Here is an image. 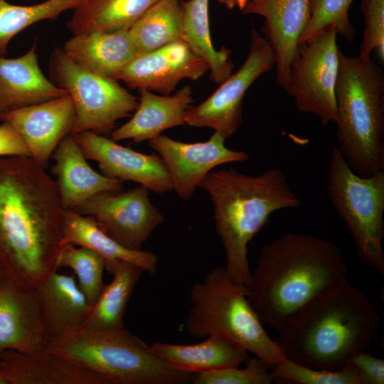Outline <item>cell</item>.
Listing matches in <instances>:
<instances>
[{"label": "cell", "instance_id": "1", "mask_svg": "<svg viewBox=\"0 0 384 384\" xmlns=\"http://www.w3.org/2000/svg\"><path fill=\"white\" fill-rule=\"evenodd\" d=\"M63 208L54 181L33 159L0 158V266L4 277L37 287L55 270Z\"/></svg>", "mask_w": 384, "mask_h": 384}, {"label": "cell", "instance_id": "2", "mask_svg": "<svg viewBox=\"0 0 384 384\" xmlns=\"http://www.w3.org/2000/svg\"><path fill=\"white\" fill-rule=\"evenodd\" d=\"M348 274L336 244L287 233L261 249L247 298L262 323L279 332L311 299L348 282Z\"/></svg>", "mask_w": 384, "mask_h": 384}, {"label": "cell", "instance_id": "3", "mask_svg": "<svg viewBox=\"0 0 384 384\" xmlns=\"http://www.w3.org/2000/svg\"><path fill=\"white\" fill-rule=\"evenodd\" d=\"M380 323L374 304L346 282L304 305L275 341L288 361L314 369L337 370L366 350Z\"/></svg>", "mask_w": 384, "mask_h": 384}, {"label": "cell", "instance_id": "4", "mask_svg": "<svg viewBox=\"0 0 384 384\" xmlns=\"http://www.w3.org/2000/svg\"><path fill=\"white\" fill-rule=\"evenodd\" d=\"M198 187L208 193L213 202L215 229L225 253V268L234 282L248 287V243L274 212L297 208L301 202L279 169L257 176L233 167L210 171Z\"/></svg>", "mask_w": 384, "mask_h": 384}, {"label": "cell", "instance_id": "5", "mask_svg": "<svg viewBox=\"0 0 384 384\" xmlns=\"http://www.w3.org/2000/svg\"><path fill=\"white\" fill-rule=\"evenodd\" d=\"M335 87L338 149L352 170H384V72L373 60L338 52Z\"/></svg>", "mask_w": 384, "mask_h": 384}, {"label": "cell", "instance_id": "6", "mask_svg": "<svg viewBox=\"0 0 384 384\" xmlns=\"http://www.w3.org/2000/svg\"><path fill=\"white\" fill-rule=\"evenodd\" d=\"M149 345L125 327H80L51 338L46 351L67 359L102 378L107 384H187L193 374L154 355Z\"/></svg>", "mask_w": 384, "mask_h": 384}, {"label": "cell", "instance_id": "7", "mask_svg": "<svg viewBox=\"0 0 384 384\" xmlns=\"http://www.w3.org/2000/svg\"><path fill=\"white\" fill-rule=\"evenodd\" d=\"M248 288L234 282L225 267L211 269L190 292L192 306L184 328L196 338L219 336L250 352L271 370L285 360L247 298Z\"/></svg>", "mask_w": 384, "mask_h": 384}, {"label": "cell", "instance_id": "8", "mask_svg": "<svg viewBox=\"0 0 384 384\" xmlns=\"http://www.w3.org/2000/svg\"><path fill=\"white\" fill-rule=\"evenodd\" d=\"M327 189L358 257L383 275L384 170L368 176L358 175L335 147L330 157Z\"/></svg>", "mask_w": 384, "mask_h": 384}, {"label": "cell", "instance_id": "9", "mask_svg": "<svg viewBox=\"0 0 384 384\" xmlns=\"http://www.w3.org/2000/svg\"><path fill=\"white\" fill-rule=\"evenodd\" d=\"M51 78L56 86L67 90L75 106L72 134L92 131L112 133L116 121L137 109V98L117 80L103 77L73 63L62 48H55L50 58Z\"/></svg>", "mask_w": 384, "mask_h": 384}, {"label": "cell", "instance_id": "10", "mask_svg": "<svg viewBox=\"0 0 384 384\" xmlns=\"http://www.w3.org/2000/svg\"><path fill=\"white\" fill-rule=\"evenodd\" d=\"M337 35L336 30L326 29L298 46L285 90L299 112L318 117L324 125L337 121Z\"/></svg>", "mask_w": 384, "mask_h": 384}, {"label": "cell", "instance_id": "11", "mask_svg": "<svg viewBox=\"0 0 384 384\" xmlns=\"http://www.w3.org/2000/svg\"><path fill=\"white\" fill-rule=\"evenodd\" d=\"M274 65L269 43L252 26L244 63L202 103L188 107L185 123L192 127H210L225 139L233 136L242 122V100L247 90L256 79Z\"/></svg>", "mask_w": 384, "mask_h": 384}, {"label": "cell", "instance_id": "12", "mask_svg": "<svg viewBox=\"0 0 384 384\" xmlns=\"http://www.w3.org/2000/svg\"><path fill=\"white\" fill-rule=\"evenodd\" d=\"M148 191L140 185L125 192L100 193L73 210L95 217L112 239L125 247L139 250L164 221L162 213L151 202Z\"/></svg>", "mask_w": 384, "mask_h": 384}, {"label": "cell", "instance_id": "13", "mask_svg": "<svg viewBox=\"0 0 384 384\" xmlns=\"http://www.w3.org/2000/svg\"><path fill=\"white\" fill-rule=\"evenodd\" d=\"M225 139L217 132L208 141L197 143H184L160 134L150 139L149 146L162 159L173 189L181 198L188 200L213 168L249 159L243 151L227 148Z\"/></svg>", "mask_w": 384, "mask_h": 384}, {"label": "cell", "instance_id": "14", "mask_svg": "<svg viewBox=\"0 0 384 384\" xmlns=\"http://www.w3.org/2000/svg\"><path fill=\"white\" fill-rule=\"evenodd\" d=\"M72 134L85 158L97 161L105 176L134 181L158 193L173 190L169 174L157 154L137 152L92 131Z\"/></svg>", "mask_w": 384, "mask_h": 384}, {"label": "cell", "instance_id": "15", "mask_svg": "<svg viewBox=\"0 0 384 384\" xmlns=\"http://www.w3.org/2000/svg\"><path fill=\"white\" fill-rule=\"evenodd\" d=\"M208 70L207 63L179 39L137 55L121 70L117 80L132 89H146L169 95L181 80H196Z\"/></svg>", "mask_w": 384, "mask_h": 384}, {"label": "cell", "instance_id": "16", "mask_svg": "<svg viewBox=\"0 0 384 384\" xmlns=\"http://www.w3.org/2000/svg\"><path fill=\"white\" fill-rule=\"evenodd\" d=\"M0 119L11 124L27 145L31 158L45 166L60 141L71 134L75 110L70 95L29 105L0 114Z\"/></svg>", "mask_w": 384, "mask_h": 384}, {"label": "cell", "instance_id": "17", "mask_svg": "<svg viewBox=\"0 0 384 384\" xmlns=\"http://www.w3.org/2000/svg\"><path fill=\"white\" fill-rule=\"evenodd\" d=\"M49 341L36 288L4 277L0 281V356L7 350L43 351Z\"/></svg>", "mask_w": 384, "mask_h": 384}, {"label": "cell", "instance_id": "18", "mask_svg": "<svg viewBox=\"0 0 384 384\" xmlns=\"http://www.w3.org/2000/svg\"><path fill=\"white\" fill-rule=\"evenodd\" d=\"M310 0H250L240 11L265 18L264 37L273 52L276 83L287 88L291 65L309 21Z\"/></svg>", "mask_w": 384, "mask_h": 384}, {"label": "cell", "instance_id": "19", "mask_svg": "<svg viewBox=\"0 0 384 384\" xmlns=\"http://www.w3.org/2000/svg\"><path fill=\"white\" fill-rule=\"evenodd\" d=\"M54 159L52 171L65 210H74L96 195L123 191V181L99 174L88 164L72 134L60 141Z\"/></svg>", "mask_w": 384, "mask_h": 384}, {"label": "cell", "instance_id": "20", "mask_svg": "<svg viewBox=\"0 0 384 384\" xmlns=\"http://www.w3.org/2000/svg\"><path fill=\"white\" fill-rule=\"evenodd\" d=\"M73 35L65 42L63 52L75 64L103 77L117 80L121 70L138 55L129 28Z\"/></svg>", "mask_w": 384, "mask_h": 384}, {"label": "cell", "instance_id": "21", "mask_svg": "<svg viewBox=\"0 0 384 384\" xmlns=\"http://www.w3.org/2000/svg\"><path fill=\"white\" fill-rule=\"evenodd\" d=\"M0 371L6 384H107L95 373L46 351L29 354L7 350L0 356Z\"/></svg>", "mask_w": 384, "mask_h": 384}, {"label": "cell", "instance_id": "22", "mask_svg": "<svg viewBox=\"0 0 384 384\" xmlns=\"http://www.w3.org/2000/svg\"><path fill=\"white\" fill-rule=\"evenodd\" d=\"M68 93L49 81L40 69L36 43L16 58L0 55V114Z\"/></svg>", "mask_w": 384, "mask_h": 384}, {"label": "cell", "instance_id": "23", "mask_svg": "<svg viewBox=\"0 0 384 384\" xmlns=\"http://www.w3.org/2000/svg\"><path fill=\"white\" fill-rule=\"evenodd\" d=\"M140 102L132 117L113 130L111 137L117 142L132 139L149 141L169 128L183 125L187 110L193 102L190 86L185 85L173 95H157L146 89L139 90Z\"/></svg>", "mask_w": 384, "mask_h": 384}, {"label": "cell", "instance_id": "24", "mask_svg": "<svg viewBox=\"0 0 384 384\" xmlns=\"http://www.w3.org/2000/svg\"><path fill=\"white\" fill-rule=\"evenodd\" d=\"M36 288L50 339L66 335L83 326L90 306L74 274L54 271Z\"/></svg>", "mask_w": 384, "mask_h": 384}, {"label": "cell", "instance_id": "25", "mask_svg": "<svg viewBox=\"0 0 384 384\" xmlns=\"http://www.w3.org/2000/svg\"><path fill=\"white\" fill-rule=\"evenodd\" d=\"M149 349L177 369L192 374L238 367L249 358L246 351L216 336L190 345L155 342Z\"/></svg>", "mask_w": 384, "mask_h": 384}, {"label": "cell", "instance_id": "26", "mask_svg": "<svg viewBox=\"0 0 384 384\" xmlns=\"http://www.w3.org/2000/svg\"><path fill=\"white\" fill-rule=\"evenodd\" d=\"M68 244L94 250L105 259V265L123 260L139 265L151 274L157 270L154 253L124 247L103 231L95 219L73 210H65L64 215L63 246Z\"/></svg>", "mask_w": 384, "mask_h": 384}, {"label": "cell", "instance_id": "27", "mask_svg": "<svg viewBox=\"0 0 384 384\" xmlns=\"http://www.w3.org/2000/svg\"><path fill=\"white\" fill-rule=\"evenodd\" d=\"M105 270L113 276L90 306L83 327L96 329L124 328L123 318L132 292L144 270L139 265L123 260L105 265Z\"/></svg>", "mask_w": 384, "mask_h": 384}, {"label": "cell", "instance_id": "28", "mask_svg": "<svg viewBox=\"0 0 384 384\" xmlns=\"http://www.w3.org/2000/svg\"><path fill=\"white\" fill-rule=\"evenodd\" d=\"M181 40L208 65L210 80L217 84L231 74L234 64L231 50L225 46L217 50L213 46L209 26V0H182Z\"/></svg>", "mask_w": 384, "mask_h": 384}, {"label": "cell", "instance_id": "29", "mask_svg": "<svg viewBox=\"0 0 384 384\" xmlns=\"http://www.w3.org/2000/svg\"><path fill=\"white\" fill-rule=\"evenodd\" d=\"M159 1L81 0L73 9L66 26L73 34L128 29Z\"/></svg>", "mask_w": 384, "mask_h": 384}, {"label": "cell", "instance_id": "30", "mask_svg": "<svg viewBox=\"0 0 384 384\" xmlns=\"http://www.w3.org/2000/svg\"><path fill=\"white\" fill-rule=\"evenodd\" d=\"M182 0H160L129 28L138 55L181 39Z\"/></svg>", "mask_w": 384, "mask_h": 384}, {"label": "cell", "instance_id": "31", "mask_svg": "<svg viewBox=\"0 0 384 384\" xmlns=\"http://www.w3.org/2000/svg\"><path fill=\"white\" fill-rule=\"evenodd\" d=\"M81 0H46L33 5H16L0 0V55L4 56L9 41L28 26L73 9Z\"/></svg>", "mask_w": 384, "mask_h": 384}, {"label": "cell", "instance_id": "32", "mask_svg": "<svg viewBox=\"0 0 384 384\" xmlns=\"http://www.w3.org/2000/svg\"><path fill=\"white\" fill-rule=\"evenodd\" d=\"M67 267L73 271L80 290L91 306L97 299L104 286L105 260L94 250L68 244L62 247L55 263V270Z\"/></svg>", "mask_w": 384, "mask_h": 384}, {"label": "cell", "instance_id": "33", "mask_svg": "<svg viewBox=\"0 0 384 384\" xmlns=\"http://www.w3.org/2000/svg\"><path fill=\"white\" fill-rule=\"evenodd\" d=\"M274 382L294 384H366L351 362L337 370L314 369L285 359L272 370Z\"/></svg>", "mask_w": 384, "mask_h": 384}, {"label": "cell", "instance_id": "34", "mask_svg": "<svg viewBox=\"0 0 384 384\" xmlns=\"http://www.w3.org/2000/svg\"><path fill=\"white\" fill-rule=\"evenodd\" d=\"M353 1L310 0L309 21L299 45L329 28L336 30L338 35L351 41L356 33L348 17V10Z\"/></svg>", "mask_w": 384, "mask_h": 384}, {"label": "cell", "instance_id": "35", "mask_svg": "<svg viewBox=\"0 0 384 384\" xmlns=\"http://www.w3.org/2000/svg\"><path fill=\"white\" fill-rule=\"evenodd\" d=\"M245 363L242 369L233 366L195 373L191 383L270 384L274 382L271 369L255 356L248 358Z\"/></svg>", "mask_w": 384, "mask_h": 384}, {"label": "cell", "instance_id": "36", "mask_svg": "<svg viewBox=\"0 0 384 384\" xmlns=\"http://www.w3.org/2000/svg\"><path fill=\"white\" fill-rule=\"evenodd\" d=\"M365 29L358 57L368 61L375 49L380 60H384V0H361Z\"/></svg>", "mask_w": 384, "mask_h": 384}, {"label": "cell", "instance_id": "37", "mask_svg": "<svg viewBox=\"0 0 384 384\" xmlns=\"http://www.w3.org/2000/svg\"><path fill=\"white\" fill-rule=\"evenodd\" d=\"M349 362L361 371L366 384L384 383V360L361 351L355 354Z\"/></svg>", "mask_w": 384, "mask_h": 384}, {"label": "cell", "instance_id": "38", "mask_svg": "<svg viewBox=\"0 0 384 384\" xmlns=\"http://www.w3.org/2000/svg\"><path fill=\"white\" fill-rule=\"evenodd\" d=\"M12 156L31 157L29 149L18 132L11 124L3 122L0 124V158Z\"/></svg>", "mask_w": 384, "mask_h": 384}, {"label": "cell", "instance_id": "39", "mask_svg": "<svg viewBox=\"0 0 384 384\" xmlns=\"http://www.w3.org/2000/svg\"><path fill=\"white\" fill-rule=\"evenodd\" d=\"M220 4H223L226 9L231 10L235 7L240 10L250 0H218Z\"/></svg>", "mask_w": 384, "mask_h": 384}, {"label": "cell", "instance_id": "40", "mask_svg": "<svg viewBox=\"0 0 384 384\" xmlns=\"http://www.w3.org/2000/svg\"><path fill=\"white\" fill-rule=\"evenodd\" d=\"M0 384H6V382L2 375V373L0 371Z\"/></svg>", "mask_w": 384, "mask_h": 384}, {"label": "cell", "instance_id": "41", "mask_svg": "<svg viewBox=\"0 0 384 384\" xmlns=\"http://www.w3.org/2000/svg\"><path fill=\"white\" fill-rule=\"evenodd\" d=\"M4 272H3V270L0 266V281H1L4 278Z\"/></svg>", "mask_w": 384, "mask_h": 384}, {"label": "cell", "instance_id": "42", "mask_svg": "<svg viewBox=\"0 0 384 384\" xmlns=\"http://www.w3.org/2000/svg\"><path fill=\"white\" fill-rule=\"evenodd\" d=\"M1 120V119H0Z\"/></svg>", "mask_w": 384, "mask_h": 384}]
</instances>
